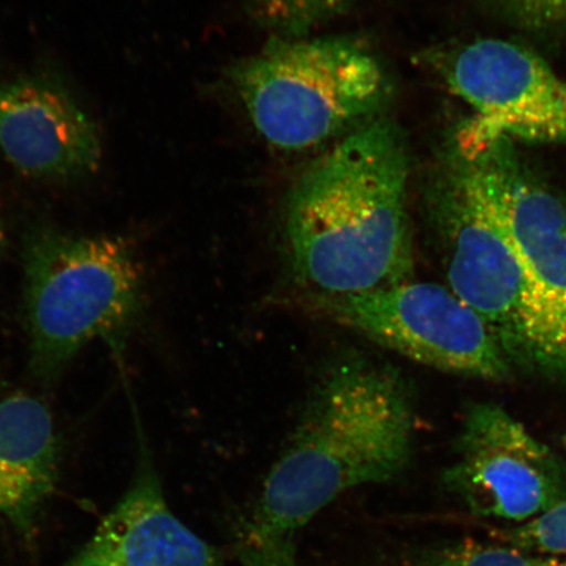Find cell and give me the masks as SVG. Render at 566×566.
<instances>
[{
    "instance_id": "1",
    "label": "cell",
    "mask_w": 566,
    "mask_h": 566,
    "mask_svg": "<svg viewBox=\"0 0 566 566\" xmlns=\"http://www.w3.org/2000/svg\"><path fill=\"white\" fill-rule=\"evenodd\" d=\"M405 134L374 118L316 160L283 209L290 272L311 296L374 292L412 280Z\"/></svg>"
},
{
    "instance_id": "2",
    "label": "cell",
    "mask_w": 566,
    "mask_h": 566,
    "mask_svg": "<svg viewBox=\"0 0 566 566\" xmlns=\"http://www.w3.org/2000/svg\"><path fill=\"white\" fill-rule=\"evenodd\" d=\"M412 443L405 380L366 353H344L318 377L248 527L293 537L339 494L399 476Z\"/></svg>"
},
{
    "instance_id": "3",
    "label": "cell",
    "mask_w": 566,
    "mask_h": 566,
    "mask_svg": "<svg viewBox=\"0 0 566 566\" xmlns=\"http://www.w3.org/2000/svg\"><path fill=\"white\" fill-rule=\"evenodd\" d=\"M229 75L254 129L286 151L307 150L371 122L392 96L378 55L350 38L273 35Z\"/></svg>"
},
{
    "instance_id": "4",
    "label": "cell",
    "mask_w": 566,
    "mask_h": 566,
    "mask_svg": "<svg viewBox=\"0 0 566 566\" xmlns=\"http://www.w3.org/2000/svg\"><path fill=\"white\" fill-rule=\"evenodd\" d=\"M440 168L428 203L451 292L483 318L507 357L566 375V334L512 240L444 163Z\"/></svg>"
},
{
    "instance_id": "5",
    "label": "cell",
    "mask_w": 566,
    "mask_h": 566,
    "mask_svg": "<svg viewBox=\"0 0 566 566\" xmlns=\"http://www.w3.org/2000/svg\"><path fill=\"white\" fill-rule=\"evenodd\" d=\"M35 367L53 373L91 342L119 344L136 321L142 272L123 240L39 232L25 260Z\"/></svg>"
},
{
    "instance_id": "6",
    "label": "cell",
    "mask_w": 566,
    "mask_h": 566,
    "mask_svg": "<svg viewBox=\"0 0 566 566\" xmlns=\"http://www.w3.org/2000/svg\"><path fill=\"white\" fill-rule=\"evenodd\" d=\"M311 306L344 327L424 366L504 380L511 364L499 339L450 287L413 282L345 296H311Z\"/></svg>"
},
{
    "instance_id": "7",
    "label": "cell",
    "mask_w": 566,
    "mask_h": 566,
    "mask_svg": "<svg viewBox=\"0 0 566 566\" xmlns=\"http://www.w3.org/2000/svg\"><path fill=\"white\" fill-rule=\"evenodd\" d=\"M441 161L512 240L537 294L566 334V203L502 134L459 127Z\"/></svg>"
},
{
    "instance_id": "8",
    "label": "cell",
    "mask_w": 566,
    "mask_h": 566,
    "mask_svg": "<svg viewBox=\"0 0 566 566\" xmlns=\"http://www.w3.org/2000/svg\"><path fill=\"white\" fill-rule=\"evenodd\" d=\"M443 82L476 111L465 124L481 134L566 145V82L539 55L484 39L431 53Z\"/></svg>"
},
{
    "instance_id": "9",
    "label": "cell",
    "mask_w": 566,
    "mask_h": 566,
    "mask_svg": "<svg viewBox=\"0 0 566 566\" xmlns=\"http://www.w3.org/2000/svg\"><path fill=\"white\" fill-rule=\"evenodd\" d=\"M444 484L472 514L518 523L566 499V475L548 446L494 405L465 416Z\"/></svg>"
},
{
    "instance_id": "10",
    "label": "cell",
    "mask_w": 566,
    "mask_h": 566,
    "mask_svg": "<svg viewBox=\"0 0 566 566\" xmlns=\"http://www.w3.org/2000/svg\"><path fill=\"white\" fill-rule=\"evenodd\" d=\"M0 151L21 174L66 181L96 171L102 140L63 84L25 75L0 84Z\"/></svg>"
},
{
    "instance_id": "11",
    "label": "cell",
    "mask_w": 566,
    "mask_h": 566,
    "mask_svg": "<svg viewBox=\"0 0 566 566\" xmlns=\"http://www.w3.org/2000/svg\"><path fill=\"white\" fill-rule=\"evenodd\" d=\"M63 566H222V555L177 518L145 457L123 497Z\"/></svg>"
},
{
    "instance_id": "12",
    "label": "cell",
    "mask_w": 566,
    "mask_h": 566,
    "mask_svg": "<svg viewBox=\"0 0 566 566\" xmlns=\"http://www.w3.org/2000/svg\"><path fill=\"white\" fill-rule=\"evenodd\" d=\"M59 475V441L51 412L38 399L0 401V516L30 534Z\"/></svg>"
},
{
    "instance_id": "13",
    "label": "cell",
    "mask_w": 566,
    "mask_h": 566,
    "mask_svg": "<svg viewBox=\"0 0 566 566\" xmlns=\"http://www.w3.org/2000/svg\"><path fill=\"white\" fill-rule=\"evenodd\" d=\"M360 0H243L254 20L283 39L308 38L311 31L345 15Z\"/></svg>"
},
{
    "instance_id": "14",
    "label": "cell",
    "mask_w": 566,
    "mask_h": 566,
    "mask_svg": "<svg viewBox=\"0 0 566 566\" xmlns=\"http://www.w3.org/2000/svg\"><path fill=\"white\" fill-rule=\"evenodd\" d=\"M409 566H566V558L530 554L502 543L459 541L421 551Z\"/></svg>"
},
{
    "instance_id": "15",
    "label": "cell",
    "mask_w": 566,
    "mask_h": 566,
    "mask_svg": "<svg viewBox=\"0 0 566 566\" xmlns=\"http://www.w3.org/2000/svg\"><path fill=\"white\" fill-rule=\"evenodd\" d=\"M495 539L530 554L566 558V499L526 522L495 530Z\"/></svg>"
},
{
    "instance_id": "16",
    "label": "cell",
    "mask_w": 566,
    "mask_h": 566,
    "mask_svg": "<svg viewBox=\"0 0 566 566\" xmlns=\"http://www.w3.org/2000/svg\"><path fill=\"white\" fill-rule=\"evenodd\" d=\"M292 539L259 534L247 526L238 544V556L244 566H298Z\"/></svg>"
},
{
    "instance_id": "17",
    "label": "cell",
    "mask_w": 566,
    "mask_h": 566,
    "mask_svg": "<svg viewBox=\"0 0 566 566\" xmlns=\"http://www.w3.org/2000/svg\"><path fill=\"white\" fill-rule=\"evenodd\" d=\"M531 30L566 32V0H501Z\"/></svg>"
},
{
    "instance_id": "18",
    "label": "cell",
    "mask_w": 566,
    "mask_h": 566,
    "mask_svg": "<svg viewBox=\"0 0 566 566\" xmlns=\"http://www.w3.org/2000/svg\"><path fill=\"white\" fill-rule=\"evenodd\" d=\"M4 245V229L2 221H0V252H2Z\"/></svg>"
}]
</instances>
